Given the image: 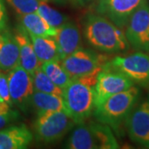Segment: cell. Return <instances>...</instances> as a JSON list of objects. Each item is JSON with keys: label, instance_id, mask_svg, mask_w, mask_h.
I'll return each mask as SVG.
<instances>
[{"label": "cell", "instance_id": "obj_1", "mask_svg": "<svg viewBox=\"0 0 149 149\" xmlns=\"http://www.w3.org/2000/svg\"><path fill=\"white\" fill-rule=\"evenodd\" d=\"M104 67L73 79L62 90L65 111L75 124L84 123L93 113L95 100V85L98 76Z\"/></svg>", "mask_w": 149, "mask_h": 149}, {"label": "cell", "instance_id": "obj_2", "mask_svg": "<svg viewBox=\"0 0 149 149\" xmlns=\"http://www.w3.org/2000/svg\"><path fill=\"white\" fill-rule=\"evenodd\" d=\"M85 36L91 46L107 53L123 52L130 47L122 28L101 15L87 17Z\"/></svg>", "mask_w": 149, "mask_h": 149}, {"label": "cell", "instance_id": "obj_3", "mask_svg": "<svg viewBox=\"0 0 149 149\" xmlns=\"http://www.w3.org/2000/svg\"><path fill=\"white\" fill-rule=\"evenodd\" d=\"M140 90L135 85L108 98L94 109V116L98 122L106 124L115 131L126 121L128 114L137 104Z\"/></svg>", "mask_w": 149, "mask_h": 149}, {"label": "cell", "instance_id": "obj_4", "mask_svg": "<svg viewBox=\"0 0 149 149\" xmlns=\"http://www.w3.org/2000/svg\"><path fill=\"white\" fill-rule=\"evenodd\" d=\"M65 148L70 149H116L119 145L111 128L100 122L91 121L77 124Z\"/></svg>", "mask_w": 149, "mask_h": 149}, {"label": "cell", "instance_id": "obj_5", "mask_svg": "<svg viewBox=\"0 0 149 149\" xmlns=\"http://www.w3.org/2000/svg\"><path fill=\"white\" fill-rule=\"evenodd\" d=\"M75 124L65 111H52L37 115L33 124L36 140L45 144L53 143L63 138Z\"/></svg>", "mask_w": 149, "mask_h": 149}, {"label": "cell", "instance_id": "obj_6", "mask_svg": "<svg viewBox=\"0 0 149 149\" xmlns=\"http://www.w3.org/2000/svg\"><path fill=\"white\" fill-rule=\"evenodd\" d=\"M122 73L134 84L149 87V56L142 52L124 56H116L107 63Z\"/></svg>", "mask_w": 149, "mask_h": 149}, {"label": "cell", "instance_id": "obj_7", "mask_svg": "<svg viewBox=\"0 0 149 149\" xmlns=\"http://www.w3.org/2000/svg\"><path fill=\"white\" fill-rule=\"evenodd\" d=\"M109 57L88 49L80 48L60 61L61 65L73 80L89 74L98 68L104 67Z\"/></svg>", "mask_w": 149, "mask_h": 149}, {"label": "cell", "instance_id": "obj_8", "mask_svg": "<svg viewBox=\"0 0 149 149\" xmlns=\"http://www.w3.org/2000/svg\"><path fill=\"white\" fill-rule=\"evenodd\" d=\"M124 33L130 47L138 51L149 52V5L146 0L129 17Z\"/></svg>", "mask_w": 149, "mask_h": 149}, {"label": "cell", "instance_id": "obj_9", "mask_svg": "<svg viewBox=\"0 0 149 149\" xmlns=\"http://www.w3.org/2000/svg\"><path fill=\"white\" fill-rule=\"evenodd\" d=\"M9 93L13 104H15L22 111L27 112L31 107L33 90L32 76L18 65L8 73Z\"/></svg>", "mask_w": 149, "mask_h": 149}, {"label": "cell", "instance_id": "obj_10", "mask_svg": "<svg viewBox=\"0 0 149 149\" xmlns=\"http://www.w3.org/2000/svg\"><path fill=\"white\" fill-rule=\"evenodd\" d=\"M125 126L133 142L149 148V95L135 104L125 121Z\"/></svg>", "mask_w": 149, "mask_h": 149}, {"label": "cell", "instance_id": "obj_11", "mask_svg": "<svg viewBox=\"0 0 149 149\" xmlns=\"http://www.w3.org/2000/svg\"><path fill=\"white\" fill-rule=\"evenodd\" d=\"M134 85L135 84L127 76L112 69L106 64L99 74L95 88V107L100 105L110 96L121 91H126Z\"/></svg>", "mask_w": 149, "mask_h": 149}, {"label": "cell", "instance_id": "obj_12", "mask_svg": "<svg viewBox=\"0 0 149 149\" xmlns=\"http://www.w3.org/2000/svg\"><path fill=\"white\" fill-rule=\"evenodd\" d=\"M143 0H100L97 12L120 28L126 27L129 17Z\"/></svg>", "mask_w": 149, "mask_h": 149}, {"label": "cell", "instance_id": "obj_13", "mask_svg": "<svg viewBox=\"0 0 149 149\" xmlns=\"http://www.w3.org/2000/svg\"><path fill=\"white\" fill-rule=\"evenodd\" d=\"M52 37L56 43L61 61L80 48V32L71 22H66L57 27L56 33Z\"/></svg>", "mask_w": 149, "mask_h": 149}, {"label": "cell", "instance_id": "obj_14", "mask_svg": "<svg viewBox=\"0 0 149 149\" xmlns=\"http://www.w3.org/2000/svg\"><path fill=\"white\" fill-rule=\"evenodd\" d=\"M33 135L25 124L0 129V149H24L32 143Z\"/></svg>", "mask_w": 149, "mask_h": 149}, {"label": "cell", "instance_id": "obj_15", "mask_svg": "<svg viewBox=\"0 0 149 149\" xmlns=\"http://www.w3.org/2000/svg\"><path fill=\"white\" fill-rule=\"evenodd\" d=\"M19 48L20 56V66L26 70L30 74L41 66V63L38 61L29 34L20 25L13 34Z\"/></svg>", "mask_w": 149, "mask_h": 149}, {"label": "cell", "instance_id": "obj_16", "mask_svg": "<svg viewBox=\"0 0 149 149\" xmlns=\"http://www.w3.org/2000/svg\"><path fill=\"white\" fill-rule=\"evenodd\" d=\"M18 65H20L18 45L13 34L6 32L5 40L0 48V70L8 72Z\"/></svg>", "mask_w": 149, "mask_h": 149}, {"label": "cell", "instance_id": "obj_17", "mask_svg": "<svg viewBox=\"0 0 149 149\" xmlns=\"http://www.w3.org/2000/svg\"><path fill=\"white\" fill-rule=\"evenodd\" d=\"M31 107L35 109L37 115L47 112L65 111L62 96L39 91L33 92Z\"/></svg>", "mask_w": 149, "mask_h": 149}, {"label": "cell", "instance_id": "obj_18", "mask_svg": "<svg viewBox=\"0 0 149 149\" xmlns=\"http://www.w3.org/2000/svg\"><path fill=\"white\" fill-rule=\"evenodd\" d=\"M38 61L41 64L50 61H61L56 43L52 37H38L30 35Z\"/></svg>", "mask_w": 149, "mask_h": 149}, {"label": "cell", "instance_id": "obj_19", "mask_svg": "<svg viewBox=\"0 0 149 149\" xmlns=\"http://www.w3.org/2000/svg\"><path fill=\"white\" fill-rule=\"evenodd\" d=\"M21 25L30 35L38 37H54L56 28L51 27L37 12L20 16Z\"/></svg>", "mask_w": 149, "mask_h": 149}, {"label": "cell", "instance_id": "obj_20", "mask_svg": "<svg viewBox=\"0 0 149 149\" xmlns=\"http://www.w3.org/2000/svg\"><path fill=\"white\" fill-rule=\"evenodd\" d=\"M41 68L55 85L63 90L72 80L60 61H50L41 64Z\"/></svg>", "mask_w": 149, "mask_h": 149}, {"label": "cell", "instance_id": "obj_21", "mask_svg": "<svg viewBox=\"0 0 149 149\" xmlns=\"http://www.w3.org/2000/svg\"><path fill=\"white\" fill-rule=\"evenodd\" d=\"M32 76L34 91L62 96V90L54 84L47 74L43 71L41 66L33 72Z\"/></svg>", "mask_w": 149, "mask_h": 149}, {"label": "cell", "instance_id": "obj_22", "mask_svg": "<svg viewBox=\"0 0 149 149\" xmlns=\"http://www.w3.org/2000/svg\"><path fill=\"white\" fill-rule=\"evenodd\" d=\"M37 13L51 27L57 28L68 22V17L57 10L48 6L44 1H41Z\"/></svg>", "mask_w": 149, "mask_h": 149}, {"label": "cell", "instance_id": "obj_23", "mask_svg": "<svg viewBox=\"0 0 149 149\" xmlns=\"http://www.w3.org/2000/svg\"><path fill=\"white\" fill-rule=\"evenodd\" d=\"M6 2L19 16H22L36 13L41 0H6Z\"/></svg>", "mask_w": 149, "mask_h": 149}, {"label": "cell", "instance_id": "obj_24", "mask_svg": "<svg viewBox=\"0 0 149 149\" xmlns=\"http://www.w3.org/2000/svg\"><path fill=\"white\" fill-rule=\"evenodd\" d=\"M0 96L10 106L13 105V102L11 100L10 93H9L8 74H5L4 71L2 70H0Z\"/></svg>", "mask_w": 149, "mask_h": 149}, {"label": "cell", "instance_id": "obj_25", "mask_svg": "<svg viewBox=\"0 0 149 149\" xmlns=\"http://www.w3.org/2000/svg\"><path fill=\"white\" fill-rule=\"evenodd\" d=\"M18 113L16 111L9 110L7 113H0V129L3 128L6 125L17 120Z\"/></svg>", "mask_w": 149, "mask_h": 149}, {"label": "cell", "instance_id": "obj_26", "mask_svg": "<svg viewBox=\"0 0 149 149\" xmlns=\"http://www.w3.org/2000/svg\"><path fill=\"white\" fill-rule=\"evenodd\" d=\"M8 24V13L3 0H0V32H4Z\"/></svg>", "mask_w": 149, "mask_h": 149}, {"label": "cell", "instance_id": "obj_27", "mask_svg": "<svg viewBox=\"0 0 149 149\" xmlns=\"http://www.w3.org/2000/svg\"><path fill=\"white\" fill-rule=\"evenodd\" d=\"M10 105L5 102L0 96V113H7L10 110Z\"/></svg>", "mask_w": 149, "mask_h": 149}, {"label": "cell", "instance_id": "obj_28", "mask_svg": "<svg viewBox=\"0 0 149 149\" xmlns=\"http://www.w3.org/2000/svg\"><path fill=\"white\" fill-rule=\"evenodd\" d=\"M5 37H6V32H0V48L2 47L3 43L4 42L5 40Z\"/></svg>", "mask_w": 149, "mask_h": 149}, {"label": "cell", "instance_id": "obj_29", "mask_svg": "<svg viewBox=\"0 0 149 149\" xmlns=\"http://www.w3.org/2000/svg\"><path fill=\"white\" fill-rule=\"evenodd\" d=\"M91 0H76V2L81 6L85 5L86 3H88L89 2H91Z\"/></svg>", "mask_w": 149, "mask_h": 149}, {"label": "cell", "instance_id": "obj_30", "mask_svg": "<svg viewBox=\"0 0 149 149\" xmlns=\"http://www.w3.org/2000/svg\"><path fill=\"white\" fill-rule=\"evenodd\" d=\"M41 1H44V2H46V1H47V0H41Z\"/></svg>", "mask_w": 149, "mask_h": 149}]
</instances>
